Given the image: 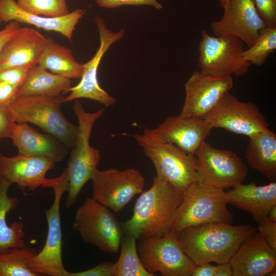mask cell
I'll use <instances>...</instances> for the list:
<instances>
[{
  "mask_svg": "<svg viewBox=\"0 0 276 276\" xmlns=\"http://www.w3.org/2000/svg\"><path fill=\"white\" fill-rule=\"evenodd\" d=\"M266 219L270 221L276 222V205L271 208Z\"/></svg>",
  "mask_w": 276,
  "mask_h": 276,
  "instance_id": "cell-42",
  "label": "cell"
},
{
  "mask_svg": "<svg viewBox=\"0 0 276 276\" xmlns=\"http://www.w3.org/2000/svg\"><path fill=\"white\" fill-rule=\"evenodd\" d=\"M46 42L47 38L37 30L20 27L2 51L0 71L18 66L32 67L37 64Z\"/></svg>",
  "mask_w": 276,
  "mask_h": 276,
  "instance_id": "cell-21",
  "label": "cell"
},
{
  "mask_svg": "<svg viewBox=\"0 0 276 276\" xmlns=\"http://www.w3.org/2000/svg\"><path fill=\"white\" fill-rule=\"evenodd\" d=\"M72 79L52 73L39 64L31 67L16 96H58L68 93Z\"/></svg>",
  "mask_w": 276,
  "mask_h": 276,
  "instance_id": "cell-26",
  "label": "cell"
},
{
  "mask_svg": "<svg viewBox=\"0 0 276 276\" xmlns=\"http://www.w3.org/2000/svg\"><path fill=\"white\" fill-rule=\"evenodd\" d=\"M36 254L34 248L27 246L0 254V276H40L28 265Z\"/></svg>",
  "mask_w": 276,
  "mask_h": 276,
  "instance_id": "cell-29",
  "label": "cell"
},
{
  "mask_svg": "<svg viewBox=\"0 0 276 276\" xmlns=\"http://www.w3.org/2000/svg\"><path fill=\"white\" fill-rule=\"evenodd\" d=\"M258 223V233L271 248L276 250V222L266 219Z\"/></svg>",
  "mask_w": 276,
  "mask_h": 276,
  "instance_id": "cell-36",
  "label": "cell"
},
{
  "mask_svg": "<svg viewBox=\"0 0 276 276\" xmlns=\"http://www.w3.org/2000/svg\"><path fill=\"white\" fill-rule=\"evenodd\" d=\"M19 88L3 81H0V105H5L14 98Z\"/></svg>",
  "mask_w": 276,
  "mask_h": 276,
  "instance_id": "cell-39",
  "label": "cell"
},
{
  "mask_svg": "<svg viewBox=\"0 0 276 276\" xmlns=\"http://www.w3.org/2000/svg\"><path fill=\"white\" fill-rule=\"evenodd\" d=\"M55 167V162L44 157L19 153L9 157L0 153V175L23 191L26 188L34 191L40 187L49 188L53 178L45 175Z\"/></svg>",
  "mask_w": 276,
  "mask_h": 276,
  "instance_id": "cell-17",
  "label": "cell"
},
{
  "mask_svg": "<svg viewBox=\"0 0 276 276\" xmlns=\"http://www.w3.org/2000/svg\"><path fill=\"white\" fill-rule=\"evenodd\" d=\"M216 266L210 263H205L195 265L191 276H214L216 271Z\"/></svg>",
  "mask_w": 276,
  "mask_h": 276,
  "instance_id": "cell-40",
  "label": "cell"
},
{
  "mask_svg": "<svg viewBox=\"0 0 276 276\" xmlns=\"http://www.w3.org/2000/svg\"><path fill=\"white\" fill-rule=\"evenodd\" d=\"M197 160V182L223 189L243 183L247 168L234 152L213 147L204 142L195 154Z\"/></svg>",
  "mask_w": 276,
  "mask_h": 276,
  "instance_id": "cell-11",
  "label": "cell"
},
{
  "mask_svg": "<svg viewBox=\"0 0 276 276\" xmlns=\"http://www.w3.org/2000/svg\"><path fill=\"white\" fill-rule=\"evenodd\" d=\"M214 276H233V270L229 263L218 264Z\"/></svg>",
  "mask_w": 276,
  "mask_h": 276,
  "instance_id": "cell-41",
  "label": "cell"
},
{
  "mask_svg": "<svg viewBox=\"0 0 276 276\" xmlns=\"http://www.w3.org/2000/svg\"><path fill=\"white\" fill-rule=\"evenodd\" d=\"M228 203L251 215L258 222L267 218L271 208L276 205V182L264 186L255 182L239 184L226 192Z\"/></svg>",
  "mask_w": 276,
  "mask_h": 276,
  "instance_id": "cell-23",
  "label": "cell"
},
{
  "mask_svg": "<svg viewBox=\"0 0 276 276\" xmlns=\"http://www.w3.org/2000/svg\"><path fill=\"white\" fill-rule=\"evenodd\" d=\"M267 27H276V0H254Z\"/></svg>",
  "mask_w": 276,
  "mask_h": 276,
  "instance_id": "cell-33",
  "label": "cell"
},
{
  "mask_svg": "<svg viewBox=\"0 0 276 276\" xmlns=\"http://www.w3.org/2000/svg\"><path fill=\"white\" fill-rule=\"evenodd\" d=\"M37 64L53 74L70 79L80 78L83 70V64L76 61L71 50L55 43L52 38H47Z\"/></svg>",
  "mask_w": 276,
  "mask_h": 276,
  "instance_id": "cell-27",
  "label": "cell"
},
{
  "mask_svg": "<svg viewBox=\"0 0 276 276\" xmlns=\"http://www.w3.org/2000/svg\"><path fill=\"white\" fill-rule=\"evenodd\" d=\"M73 110L78 120V132L65 169L69 187L65 202L67 209L76 203L83 186L91 180L101 158L100 151L90 146L89 139L96 121L103 114L105 108L94 112L86 111L76 101Z\"/></svg>",
  "mask_w": 276,
  "mask_h": 276,
  "instance_id": "cell-5",
  "label": "cell"
},
{
  "mask_svg": "<svg viewBox=\"0 0 276 276\" xmlns=\"http://www.w3.org/2000/svg\"><path fill=\"white\" fill-rule=\"evenodd\" d=\"M146 155L153 163L156 177L182 192L197 182V160L174 144L164 141L151 129L144 128L143 134L133 135Z\"/></svg>",
  "mask_w": 276,
  "mask_h": 276,
  "instance_id": "cell-4",
  "label": "cell"
},
{
  "mask_svg": "<svg viewBox=\"0 0 276 276\" xmlns=\"http://www.w3.org/2000/svg\"><path fill=\"white\" fill-rule=\"evenodd\" d=\"M96 3L102 8L112 9L123 6H152L156 10L163 8V5L157 0H95Z\"/></svg>",
  "mask_w": 276,
  "mask_h": 276,
  "instance_id": "cell-34",
  "label": "cell"
},
{
  "mask_svg": "<svg viewBox=\"0 0 276 276\" xmlns=\"http://www.w3.org/2000/svg\"><path fill=\"white\" fill-rule=\"evenodd\" d=\"M204 119L212 127L251 137L268 128L265 117L254 103L226 93Z\"/></svg>",
  "mask_w": 276,
  "mask_h": 276,
  "instance_id": "cell-13",
  "label": "cell"
},
{
  "mask_svg": "<svg viewBox=\"0 0 276 276\" xmlns=\"http://www.w3.org/2000/svg\"><path fill=\"white\" fill-rule=\"evenodd\" d=\"M198 59L200 72L213 77H243L250 65L243 58L244 43L233 35L213 36L201 32Z\"/></svg>",
  "mask_w": 276,
  "mask_h": 276,
  "instance_id": "cell-7",
  "label": "cell"
},
{
  "mask_svg": "<svg viewBox=\"0 0 276 276\" xmlns=\"http://www.w3.org/2000/svg\"><path fill=\"white\" fill-rule=\"evenodd\" d=\"M69 182L66 169L58 177L53 178L50 188L54 190L52 206L45 210L48 223L46 240L41 250L30 260L29 268L40 276H67L62 260V234L60 206L61 198L68 189Z\"/></svg>",
  "mask_w": 276,
  "mask_h": 276,
  "instance_id": "cell-8",
  "label": "cell"
},
{
  "mask_svg": "<svg viewBox=\"0 0 276 276\" xmlns=\"http://www.w3.org/2000/svg\"><path fill=\"white\" fill-rule=\"evenodd\" d=\"M20 27L18 22L11 21L0 30V55L6 42Z\"/></svg>",
  "mask_w": 276,
  "mask_h": 276,
  "instance_id": "cell-38",
  "label": "cell"
},
{
  "mask_svg": "<svg viewBox=\"0 0 276 276\" xmlns=\"http://www.w3.org/2000/svg\"><path fill=\"white\" fill-rule=\"evenodd\" d=\"M233 86L231 76L213 77L195 71L185 83V98L179 116L204 119Z\"/></svg>",
  "mask_w": 276,
  "mask_h": 276,
  "instance_id": "cell-15",
  "label": "cell"
},
{
  "mask_svg": "<svg viewBox=\"0 0 276 276\" xmlns=\"http://www.w3.org/2000/svg\"><path fill=\"white\" fill-rule=\"evenodd\" d=\"M15 123L6 105H0V139L10 137Z\"/></svg>",
  "mask_w": 276,
  "mask_h": 276,
  "instance_id": "cell-37",
  "label": "cell"
},
{
  "mask_svg": "<svg viewBox=\"0 0 276 276\" xmlns=\"http://www.w3.org/2000/svg\"><path fill=\"white\" fill-rule=\"evenodd\" d=\"M245 157L249 166L270 181L276 179V134L268 128L249 138Z\"/></svg>",
  "mask_w": 276,
  "mask_h": 276,
  "instance_id": "cell-24",
  "label": "cell"
},
{
  "mask_svg": "<svg viewBox=\"0 0 276 276\" xmlns=\"http://www.w3.org/2000/svg\"><path fill=\"white\" fill-rule=\"evenodd\" d=\"M31 67L29 66H18L0 71V81L19 88L25 81Z\"/></svg>",
  "mask_w": 276,
  "mask_h": 276,
  "instance_id": "cell-32",
  "label": "cell"
},
{
  "mask_svg": "<svg viewBox=\"0 0 276 276\" xmlns=\"http://www.w3.org/2000/svg\"><path fill=\"white\" fill-rule=\"evenodd\" d=\"M85 13L77 9L67 15L52 17L36 15L20 8L15 0H0V25L11 21L34 26L47 31L60 33L72 41L75 27Z\"/></svg>",
  "mask_w": 276,
  "mask_h": 276,
  "instance_id": "cell-20",
  "label": "cell"
},
{
  "mask_svg": "<svg viewBox=\"0 0 276 276\" xmlns=\"http://www.w3.org/2000/svg\"><path fill=\"white\" fill-rule=\"evenodd\" d=\"M73 228L85 243L108 253L119 251L123 234L121 225L108 208L93 198H86L77 210Z\"/></svg>",
  "mask_w": 276,
  "mask_h": 276,
  "instance_id": "cell-9",
  "label": "cell"
},
{
  "mask_svg": "<svg viewBox=\"0 0 276 276\" xmlns=\"http://www.w3.org/2000/svg\"><path fill=\"white\" fill-rule=\"evenodd\" d=\"M229 263L233 276L276 275V250L259 233L243 242Z\"/></svg>",
  "mask_w": 276,
  "mask_h": 276,
  "instance_id": "cell-18",
  "label": "cell"
},
{
  "mask_svg": "<svg viewBox=\"0 0 276 276\" xmlns=\"http://www.w3.org/2000/svg\"><path fill=\"white\" fill-rule=\"evenodd\" d=\"M113 264L110 261H105L83 271H68L67 276H114Z\"/></svg>",
  "mask_w": 276,
  "mask_h": 276,
  "instance_id": "cell-35",
  "label": "cell"
},
{
  "mask_svg": "<svg viewBox=\"0 0 276 276\" xmlns=\"http://www.w3.org/2000/svg\"><path fill=\"white\" fill-rule=\"evenodd\" d=\"M256 231L248 224L216 222L190 226L176 234L183 251L197 265L229 262L242 243Z\"/></svg>",
  "mask_w": 276,
  "mask_h": 276,
  "instance_id": "cell-1",
  "label": "cell"
},
{
  "mask_svg": "<svg viewBox=\"0 0 276 276\" xmlns=\"http://www.w3.org/2000/svg\"><path fill=\"white\" fill-rule=\"evenodd\" d=\"M212 129L204 119L178 116L168 117L158 127L151 130L163 141L195 155Z\"/></svg>",
  "mask_w": 276,
  "mask_h": 276,
  "instance_id": "cell-19",
  "label": "cell"
},
{
  "mask_svg": "<svg viewBox=\"0 0 276 276\" xmlns=\"http://www.w3.org/2000/svg\"><path fill=\"white\" fill-rule=\"evenodd\" d=\"M12 185L0 175V254L27 246L23 223L14 221L10 225L7 223V215L15 210L18 203L16 197L8 195Z\"/></svg>",
  "mask_w": 276,
  "mask_h": 276,
  "instance_id": "cell-25",
  "label": "cell"
},
{
  "mask_svg": "<svg viewBox=\"0 0 276 276\" xmlns=\"http://www.w3.org/2000/svg\"><path fill=\"white\" fill-rule=\"evenodd\" d=\"M137 249L142 264L150 273L164 276H191L195 266L182 250L176 233L138 239Z\"/></svg>",
  "mask_w": 276,
  "mask_h": 276,
  "instance_id": "cell-10",
  "label": "cell"
},
{
  "mask_svg": "<svg viewBox=\"0 0 276 276\" xmlns=\"http://www.w3.org/2000/svg\"><path fill=\"white\" fill-rule=\"evenodd\" d=\"M183 195L170 183L155 176L151 188L136 199L133 214L121 225L123 234L137 240L160 237L169 231L171 220Z\"/></svg>",
  "mask_w": 276,
  "mask_h": 276,
  "instance_id": "cell-2",
  "label": "cell"
},
{
  "mask_svg": "<svg viewBox=\"0 0 276 276\" xmlns=\"http://www.w3.org/2000/svg\"><path fill=\"white\" fill-rule=\"evenodd\" d=\"M92 180L93 198L114 213H120L133 197L143 191L145 178L137 170L115 169L95 172Z\"/></svg>",
  "mask_w": 276,
  "mask_h": 276,
  "instance_id": "cell-12",
  "label": "cell"
},
{
  "mask_svg": "<svg viewBox=\"0 0 276 276\" xmlns=\"http://www.w3.org/2000/svg\"><path fill=\"white\" fill-rule=\"evenodd\" d=\"M223 8L222 18L211 24L212 32L216 36L233 35L248 47L252 45L260 31L266 27L254 0H228Z\"/></svg>",
  "mask_w": 276,
  "mask_h": 276,
  "instance_id": "cell-16",
  "label": "cell"
},
{
  "mask_svg": "<svg viewBox=\"0 0 276 276\" xmlns=\"http://www.w3.org/2000/svg\"><path fill=\"white\" fill-rule=\"evenodd\" d=\"M221 6L223 8L227 3L228 0H218Z\"/></svg>",
  "mask_w": 276,
  "mask_h": 276,
  "instance_id": "cell-43",
  "label": "cell"
},
{
  "mask_svg": "<svg viewBox=\"0 0 276 276\" xmlns=\"http://www.w3.org/2000/svg\"><path fill=\"white\" fill-rule=\"evenodd\" d=\"M228 203L224 190L195 182L183 193L169 231L177 233L190 226L216 222L232 224L233 215L227 208Z\"/></svg>",
  "mask_w": 276,
  "mask_h": 276,
  "instance_id": "cell-6",
  "label": "cell"
},
{
  "mask_svg": "<svg viewBox=\"0 0 276 276\" xmlns=\"http://www.w3.org/2000/svg\"><path fill=\"white\" fill-rule=\"evenodd\" d=\"M10 138L20 154L44 157L56 163L67 153L68 147L57 139L36 131L27 123L15 122Z\"/></svg>",
  "mask_w": 276,
  "mask_h": 276,
  "instance_id": "cell-22",
  "label": "cell"
},
{
  "mask_svg": "<svg viewBox=\"0 0 276 276\" xmlns=\"http://www.w3.org/2000/svg\"><path fill=\"white\" fill-rule=\"evenodd\" d=\"M64 97L15 96L6 104L16 123H31L52 135L67 147L74 145L78 126L68 121L62 113Z\"/></svg>",
  "mask_w": 276,
  "mask_h": 276,
  "instance_id": "cell-3",
  "label": "cell"
},
{
  "mask_svg": "<svg viewBox=\"0 0 276 276\" xmlns=\"http://www.w3.org/2000/svg\"><path fill=\"white\" fill-rule=\"evenodd\" d=\"M24 10L45 17H61L69 14L66 0H16Z\"/></svg>",
  "mask_w": 276,
  "mask_h": 276,
  "instance_id": "cell-31",
  "label": "cell"
},
{
  "mask_svg": "<svg viewBox=\"0 0 276 276\" xmlns=\"http://www.w3.org/2000/svg\"><path fill=\"white\" fill-rule=\"evenodd\" d=\"M95 22L99 34V49L93 57L83 64L81 80L77 85L69 89L70 93L64 97V103L80 98H87L108 107L116 102V99L99 85L98 70L104 55L113 43L124 37L125 31L122 30L117 32H112L107 28L103 18L98 16H96Z\"/></svg>",
  "mask_w": 276,
  "mask_h": 276,
  "instance_id": "cell-14",
  "label": "cell"
},
{
  "mask_svg": "<svg viewBox=\"0 0 276 276\" xmlns=\"http://www.w3.org/2000/svg\"><path fill=\"white\" fill-rule=\"evenodd\" d=\"M137 239L126 235L122 237L121 252L118 261L113 264L114 276H154L144 267L140 260Z\"/></svg>",
  "mask_w": 276,
  "mask_h": 276,
  "instance_id": "cell-28",
  "label": "cell"
},
{
  "mask_svg": "<svg viewBox=\"0 0 276 276\" xmlns=\"http://www.w3.org/2000/svg\"><path fill=\"white\" fill-rule=\"evenodd\" d=\"M276 49V27H265L262 29L254 43L242 55L250 64L261 66L264 64L268 56Z\"/></svg>",
  "mask_w": 276,
  "mask_h": 276,
  "instance_id": "cell-30",
  "label": "cell"
}]
</instances>
